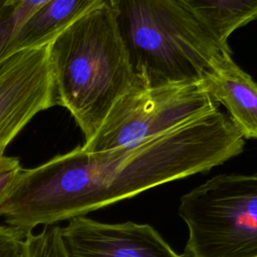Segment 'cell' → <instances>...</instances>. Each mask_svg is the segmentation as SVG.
I'll return each mask as SVG.
<instances>
[{
  "label": "cell",
  "mask_w": 257,
  "mask_h": 257,
  "mask_svg": "<svg viewBox=\"0 0 257 257\" xmlns=\"http://www.w3.org/2000/svg\"><path fill=\"white\" fill-rule=\"evenodd\" d=\"M48 60L57 105L70 112L85 143L135 79L108 3L99 4L52 40Z\"/></svg>",
  "instance_id": "cell-1"
},
{
  "label": "cell",
  "mask_w": 257,
  "mask_h": 257,
  "mask_svg": "<svg viewBox=\"0 0 257 257\" xmlns=\"http://www.w3.org/2000/svg\"><path fill=\"white\" fill-rule=\"evenodd\" d=\"M135 76L151 85L203 82L230 48L179 0H106Z\"/></svg>",
  "instance_id": "cell-2"
},
{
  "label": "cell",
  "mask_w": 257,
  "mask_h": 257,
  "mask_svg": "<svg viewBox=\"0 0 257 257\" xmlns=\"http://www.w3.org/2000/svg\"><path fill=\"white\" fill-rule=\"evenodd\" d=\"M186 257H257V175H218L181 198Z\"/></svg>",
  "instance_id": "cell-3"
},
{
  "label": "cell",
  "mask_w": 257,
  "mask_h": 257,
  "mask_svg": "<svg viewBox=\"0 0 257 257\" xmlns=\"http://www.w3.org/2000/svg\"><path fill=\"white\" fill-rule=\"evenodd\" d=\"M216 109L204 81L151 85L135 76L82 148L95 153L134 145Z\"/></svg>",
  "instance_id": "cell-4"
},
{
  "label": "cell",
  "mask_w": 257,
  "mask_h": 257,
  "mask_svg": "<svg viewBox=\"0 0 257 257\" xmlns=\"http://www.w3.org/2000/svg\"><path fill=\"white\" fill-rule=\"evenodd\" d=\"M55 105L48 44L4 59L0 63V157L37 113Z\"/></svg>",
  "instance_id": "cell-5"
},
{
  "label": "cell",
  "mask_w": 257,
  "mask_h": 257,
  "mask_svg": "<svg viewBox=\"0 0 257 257\" xmlns=\"http://www.w3.org/2000/svg\"><path fill=\"white\" fill-rule=\"evenodd\" d=\"M68 257H183L148 224L76 217L62 227Z\"/></svg>",
  "instance_id": "cell-6"
},
{
  "label": "cell",
  "mask_w": 257,
  "mask_h": 257,
  "mask_svg": "<svg viewBox=\"0 0 257 257\" xmlns=\"http://www.w3.org/2000/svg\"><path fill=\"white\" fill-rule=\"evenodd\" d=\"M210 95L229 111L230 119L244 139H257V82L225 56L204 81Z\"/></svg>",
  "instance_id": "cell-7"
},
{
  "label": "cell",
  "mask_w": 257,
  "mask_h": 257,
  "mask_svg": "<svg viewBox=\"0 0 257 257\" xmlns=\"http://www.w3.org/2000/svg\"><path fill=\"white\" fill-rule=\"evenodd\" d=\"M106 0H48L7 42L1 62L20 50L49 44L71 24Z\"/></svg>",
  "instance_id": "cell-8"
},
{
  "label": "cell",
  "mask_w": 257,
  "mask_h": 257,
  "mask_svg": "<svg viewBox=\"0 0 257 257\" xmlns=\"http://www.w3.org/2000/svg\"><path fill=\"white\" fill-rule=\"evenodd\" d=\"M214 35L221 45L238 28L257 19V0H179Z\"/></svg>",
  "instance_id": "cell-9"
},
{
  "label": "cell",
  "mask_w": 257,
  "mask_h": 257,
  "mask_svg": "<svg viewBox=\"0 0 257 257\" xmlns=\"http://www.w3.org/2000/svg\"><path fill=\"white\" fill-rule=\"evenodd\" d=\"M46 1L48 0H0V63L7 42Z\"/></svg>",
  "instance_id": "cell-10"
},
{
  "label": "cell",
  "mask_w": 257,
  "mask_h": 257,
  "mask_svg": "<svg viewBox=\"0 0 257 257\" xmlns=\"http://www.w3.org/2000/svg\"><path fill=\"white\" fill-rule=\"evenodd\" d=\"M28 257H68L63 243L62 227L45 225L38 234L27 233L25 236Z\"/></svg>",
  "instance_id": "cell-11"
},
{
  "label": "cell",
  "mask_w": 257,
  "mask_h": 257,
  "mask_svg": "<svg viewBox=\"0 0 257 257\" xmlns=\"http://www.w3.org/2000/svg\"><path fill=\"white\" fill-rule=\"evenodd\" d=\"M25 236L16 228L0 226V257H28Z\"/></svg>",
  "instance_id": "cell-12"
},
{
  "label": "cell",
  "mask_w": 257,
  "mask_h": 257,
  "mask_svg": "<svg viewBox=\"0 0 257 257\" xmlns=\"http://www.w3.org/2000/svg\"><path fill=\"white\" fill-rule=\"evenodd\" d=\"M22 171L20 162L14 157H0V209L11 193Z\"/></svg>",
  "instance_id": "cell-13"
}]
</instances>
